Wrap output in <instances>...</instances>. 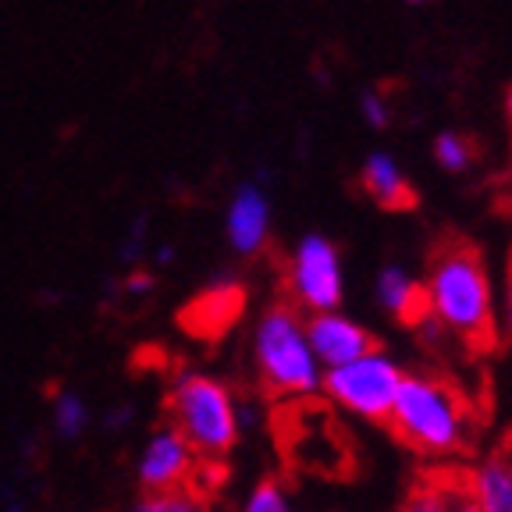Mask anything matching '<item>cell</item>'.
I'll use <instances>...</instances> for the list:
<instances>
[{"mask_svg":"<svg viewBox=\"0 0 512 512\" xmlns=\"http://www.w3.org/2000/svg\"><path fill=\"white\" fill-rule=\"evenodd\" d=\"M388 427L420 456H456L470 438V406L445 377L406 374Z\"/></svg>","mask_w":512,"mask_h":512,"instance_id":"7a4b0ae2","label":"cell"},{"mask_svg":"<svg viewBox=\"0 0 512 512\" xmlns=\"http://www.w3.org/2000/svg\"><path fill=\"white\" fill-rule=\"evenodd\" d=\"M377 303H381L384 313H392L399 324H424L427 320V292L424 285L413 278L402 267H384L377 274Z\"/></svg>","mask_w":512,"mask_h":512,"instance_id":"8fae6325","label":"cell"},{"mask_svg":"<svg viewBox=\"0 0 512 512\" xmlns=\"http://www.w3.org/2000/svg\"><path fill=\"white\" fill-rule=\"evenodd\" d=\"M150 285H153V278H150V274H136V278L128 281V288H150Z\"/></svg>","mask_w":512,"mask_h":512,"instance_id":"603a6c76","label":"cell"},{"mask_svg":"<svg viewBox=\"0 0 512 512\" xmlns=\"http://www.w3.org/2000/svg\"><path fill=\"white\" fill-rule=\"evenodd\" d=\"M171 256H175V249H168V246L157 249V260H160V264H164V260H171Z\"/></svg>","mask_w":512,"mask_h":512,"instance_id":"cb8c5ba5","label":"cell"},{"mask_svg":"<svg viewBox=\"0 0 512 512\" xmlns=\"http://www.w3.org/2000/svg\"><path fill=\"white\" fill-rule=\"evenodd\" d=\"M168 416L185 434L196 456L221 459L239 445L246 431V409L221 377L185 370L168 388Z\"/></svg>","mask_w":512,"mask_h":512,"instance_id":"277c9868","label":"cell"},{"mask_svg":"<svg viewBox=\"0 0 512 512\" xmlns=\"http://www.w3.org/2000/svg\"><path fill=\"white\" fill-rule=\"evenodd\" d=\"M128 420H132V409H121V413H111V416H107V424H111V427H114V424L121 427V424H128Z\"/></svg>","mask_w":512,"mask_h":512,"instance_id":"7402d4cb","label":"cell"},{"mask_svg":"<svg viewBox=\"0 0 512 512\" xmlns=\"http://www.w3.org/2000/svg\"><path fill=\"white\" fill-rule=\"evenodd\" d=\"M253 363L260 384L274 399H306L320 392L324 363L306 335V317L296 306H271L253 328Z\"/></svg>","mask_w":512,"mask_h":512,"instance_id":"3957f363","label":"cell"},{"mask_svg":"<svg viewBox=\"0 0 512 512\" xmlns=\"http://www.w3.org/2000/svg\"><path fill=\"white\" fill-rule=\"evenodd\" d=\"M360 178H363V189H367L384 210H413L416 200H420L416 189L409 185V178L402 175V168L388 153H370V157L363 160Z\"/></svg>","mask_w":512,"mask_h":512,"instance_id":"7c38bea8","label":"cell"},{"mask_svg":"<svg viewBox=\"0 0 512 512\" xmlns=\"http://www.w3.org/2000/svg\"><path fill=\"white\" fill-rule=\"evenodd\" d=\"M288 296L299 310L317 313V310H335L342 306L345 296V271H342V253L331 239L324 235H303L288 256V274H285Z\"/></svg>","mask_w":512,"mask_h":512,"instance_id":"8992f818","label":"cell"},{"mask_svg":"<svg viewBox=\"0 0 512 512\" xmlns=\"http://www.w3.org/2000/svg\"><path fill=\"white\" fill-rule=\"evenodd\" d=\"M224 235L228 246L239 256H256L267 246L271 235V200L256 182L239 185L228 203V217H224Z\"/></svg>","mask_w":512,"mask_h":512,"instance_id":"9c48e42d","label":"cell"},{"mask_svg":"<svg viewBox=\"0 0 512 512\" xmlns=\"http://www.w3.org/2000/svg\"><path fill=\"white\" fill-rule=\"evenodd\" d=\"M196 448L185 441V434L175 424L157 427V431L146 438L143 452H139L136 477L143 484V491L157 488H178V484H189V477L196 473Z\"/></svg>","mask_w":512,"mask_h":512,"instance_id":"52a82bcc","label":"cell"},{"mask_svg":"<svg viewBox=\"0 0 512 512\" xmlns=\"http://www.w3.org/2000/svg\"><path fill=\"white\" fill-rule=\"evenodd\" d=\"M466 495L484 512H512V463L505 459H488L470 473Z\"/></svg>","mask_w":512,"mask_h":512,"instance_id":"4fadbf2b","label":"cell"},{"mask_svg":"<svg viewBox=\"0 0 512 512\" xmlns=\"http://www.w3.org/2000/svg\"><path fill=\"white\" fill-rule=\"evenodd\" d=\"M242 512H299L281 480H260L242 502Z\"/></svg>","mask_w":512,"mask_h":512,"instance_id":"2e32d148","label":"cell"},{"mask_svg":"<svg viewBox=\"0 0 512 512\" xmlns=\"http://www.w3.org/2000/svg\"><path fill=\"white\" fill-rule=\"evenodd\" d=\"M452 512H484V509H480L470 495H456V509H452Z\"/></svg>","mask_w":512,"mask_h":512,"instance_id":"44dd1931","label":"cell"},{"mask_svg":"<svg viewBox=\"0 0 512 512\" xmlns=\"http://www.w3.org/2000/svg\"><path fill=\"white\" fill-rule=\"evenodd\" d=\"M456 509V491L438 488V484H424L406 498L402 512H452Z\"/></svg>","mask_w":512,"mask_h":512,"instance_id":"ac0fdd59","label":"cell"},{"mask_svg":"<svg viewBox=\"0 0 512 512\" xmlns=\"http://www.w3.org/2000/svg\"><path fill=\"white\" fill-rule=\"evenodd\" d=\"M121 512H210V505L192 484H178V488L143 491V495L132 498Z\"/></svg>","mask_w":512,"mask_h":512,"instance_id":"5bb4252c","label":"cell"},{"mask_svg":"<svg viewBox=\"0 0 512 512\" xmlns=\"http://www.w3.org/2000/svg\"><path fill=\"white\" fill-rule=\"evenodd\" d=\"M427 317L448 335L463 338L473 349L495 342V285L488 264L477 249L448 246L434 256L431 274L424 281Z\"/></svg>","mask_w":512,"mask_h":512,"instance_id":"6da1fadb","label":"cell"},{"mask_svg":"<svg viewBox=\"0 0 512 512\" xmlns=\"http://www.w3.org/2000/svg\"><path fill=\"white\" fill-rule=\"evenodd\" d=\"M406 374L409 370L395 360L392 352H384L374 345V349L356 356V360L324 370L320 392L328 395L331 406L356 416V420L388 424V416H392V406H395V399H399V388H402V381H406Z\"/></svg>","mask_w":512,"mask_h":512,"instance_id":"5b68a950","label":"cell"},{"mask_svg":"<svg viewBox=\"0 0 512 512\" xmlns=\"http://www.w3.org/2000/svg\"><path fill=\"white\" fill-rule=\"evenodd\" d=\"M360 114H363V121L374 125V128L388 125V104L381 100V93H363L360 96Z\"/></svg>","mask_w":512,"mask_h":512,"instance_id":"d6986e66","label":"cell"},{"mask_svg":"<svg viewBox=\"0 0 512 512\" xmlns=\"http://www.w3.org/2000/svg\"><path fill=\"white\" fill-rule=\"evenodd\" d=\"M89 427V406L79 392H57L54 395V431L61 434L64 441L82 438V431Z\"/></svg>","mask_w":512,"mask_h":512,"instance_id":"9a60e30c","label":"cell"},{"mask_svg":"<svg viewBox=\"0 0 512 512\" xmlns=\"http://www.w3.org/2000/svg\"><path fill=\"white\" fill-rule=\"evenodd\" d=\"M409 8H420V4H427V0H406Z\"/></svg>","mask_w":512,"mask_h":512,"instance_id":"484cf974","label":"cell"},{"mask_svg":"<svg viewBox=\"0 0 512 512\" xmlns=\"http://www.w3.org/2000/svg\"><path fill=\"white\" fill-rule=\"evenodd\" d=\"M505 111H509V121H512V89H509V100H505Z\"/></svg>","mask_w":512,"mask_h":512,"instance_id":"d4e9b609","label":"cell"},{"mask_svg":"<svg viewBox=\"0 0 512 512\" xmlns=\"http://www.w3.org/2000/svg\"><path fill=\"white\" fill-rule=\"evenodd\" d=\"M306 335H310V345L317 352V360L324 363V370L356 360V356H363V352H370L377 345L370 328H363L360 320H352L338 306L335 310L306 313Z\"/></svg>","mask_w":512,"mask_h":512,"instance_id":"ba28073f","label":"cell"},{"mask_svg":"<svg viewBox=\"0 0 512 512\" xmlns=\"http://www.w3.org/2000/svg\"><path fill=\"white\" fill-rule=\"evenodd\" d=\"M502 328L512 335V264H509V278H505V292H502Z\"/></svg>","mask_w":512,"mask_h":512,"instance_id":"ffe728a7","label":"cell"},{"mask_svg":"<svg viewBox=\"0 0 512 512\" xmlns=\"http://www.w3.org/2000/svg\"><path fill=\"white\" fill-rule=\"evenodd\" d=\"M246 310V292L235 281H217V285L203 288L200 296L192 299L182 310V328L192 338H217L232 328L235 320Z\"/></svg>","mask_w":512,"mask_h":512,"instance_id":"30bf717a","label":"cell"},{"mask_svg":"<svg viewBox=\"0 0 512 512\" xmlns=\"http://www.w3.org/2000/svg\"><path fill=\"white\" fill-rule=\"evenodd\" d=\"M473 143L466 136H459V132H441L438 139H434V160H438L445 171H466L473 164Z\"/></svg>","mask_w":512,"mask_h":512,"instance_id":"e0dca14e","label":"cell"}]
</instances>
